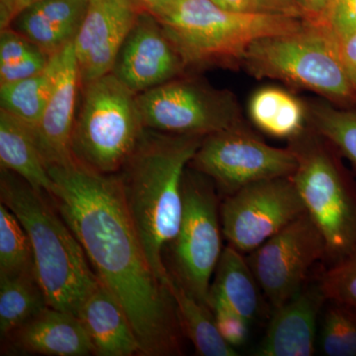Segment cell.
<instances>
[{
    "label": "cell",
    "instance_id": "15",
    "mask_svg": "<svg viewBox=\"0 0 356 356\" xmlns=\"http://www.w3.org/2000/svg\"><path fill=\"white\" fill-rule=\"evenodd\" d=\"M51 58L55 67V83L39 123L32 128L48 166L74 159L72 140L77 99L81 89L74 44H70Z\"/></svg>",
    "mask_w": 356,
    "mask_h": 356
},
{
    "label": "cell",
    "instance_id": "30",
    "mask_svg": "<svg viewBox=\"0 0 356 356\" xmlns=\"http://www.w3.org/2000/svg\"><path fill=\"white\" fill-rule=\"evenodd\" d=\"M208 306L214 316L218 331L229 346L238 348L247 343L250 324L247 318L229 308L222 299L212 293H209Z\"/></svg>",
    "mask_w": 356,
    "mask_h": 356
},
{
    "label": "cell",
    "instance_id": "16",
    "mask_svg": "<svg viewBox=\"0 0 356 356\" xmlns=\"http://www.w3.org/2000/svg\"><path fill=\"white\" fill-rule=\"evenodd\" d=\"M325 299L318 281L284 305L274 309L266 337L255 355L310 356L316 351L318 321Z\"/></svg>",
    "mask_w": 356,
    "mask_h": 356
},
{
    "label": "cell",
    "instance_id": "19",
    "mask_svg": "<svg viewBox=\"0 0 356 356\" xmlns=\"http://www.w3.org/2000/svg\"><path fill=\"white\" fill-rule=\"evenodd\" d=\"M88 3L89 0H39L23 9L9 27L51 57L74 44Z\"/></svg>",
    "mask_w": 356,
    "mask_h": 356
},
{
    "label": "cell",
    "instance_id": "14",
    "mask_svg": "<svg viewBox=\"0 0 356 356\" xmlns=\"http://www.w3.org/2000/svg\"><path fill=\"white\" fill-rule=\"evenodd\" d=\"M133 0H89L74 42L81 86L108 74L143 13Z\"/></svg>",
    "mask_w": 356,
    "mask_h": 356
},
{
    "label": "cell",
    "instance_id": "7",
    "mask_svg": "<svg viewBox=\"0 0 356 356\" xmlns=\"http://www.w3.org/2000/svg\"><path fill=\"white\" fill-rule=\"evenodd\" d=\"M290 147L298 159L293 182L324 236L331 266L356 252V185L317 138H296Z\"/></svg>",
    "mask_w": 356,
    "mask_h": 356
},
{
    "label": "cell",
    "instance_id": "34",
    "mask_svg": "<svg viewBox=\"0 0 356 356\" xmlns=\"http://www.w3.org/2000/svg\"><path fill=\"white\" fill-rule=\"evenodd\" d=\"M337 44L344 72L356 92V31L337 40Z\"/></svg>",
    "mask_w": 356,
    "mask_h": 356
},
{
    "label": "cell",
    "instance_id": "12",
    "mask_svg": "<svg viewBox=\"0 0 356 356\" xmlns=\"http://www.w3.org/2000/svg\"><path fill=\"white\" fill-rule=\"evenodd\" d=\"M325 257L324 236L306 212L248 254L247 261L274 310L303 289L311 269Z\"/></svg>",
    "mask_w": 356,
    "mask_h": 356
},
{
    "label": "cell",
    "instance_id": "4",
    "mask_svg": "<svg viewBox=\"0 0 356 356\" xmlns=\"http://www.w3.org/2000/svg\"><path fill=\"white\" fill-rule=\"evenodd\" d=\"M153 15L188 67L229 65L266 37L298 31L302 18L268 13H235L212 0H173Z\"/></svg>",
    "mask_w": 356,
    "mask_h": 356
},
{
    "label": "cell",
    "instance_id": "36",
    "mask_svg": "<svg viewBox=\"0 0 356 356\" xmlns=\"http://www.w3.org/2000/svg\"><path fill=\"white\" fill-rule=\"evenodd\" d=\"M257 3H259L261 13L281 14V15L302 18L296 0H257Z\"/></svg>",
    "mask_w": 356,
    "mask_h": 356
},
{
    "label": "cell",
    "instance_id": "28",
    "mask_svg": "<svg viewBox=\"0 0 356 356\" xmlns=\"http://www.w3.org/2000/svg\"><path fill=\"white\" fill-rule=\"evenodd\" d=\"M318 339L325 355L356 356V311L331 302Z\"/></svg>",
    "mask_w": 356,
    "mask_h": 356
},
{
    "label": "cell",
    "instance_id": "20",
    "mask_svg": "<svg viewBox=\"0 0 356 356\" xmlns=\"http://www.w3.org/2000/svg\"><path fill=\"white\" fill-rule=\"evenodd\" d=\"M0 165L37 191L49 195L53 191V179L31 126L3 110H0Z\"/></svg>",
    "mask_w": 356,
    "mask_h": 356
},
{
    "label": "cell",
    "instance_id": "2",
    "mask_svg": "<svg viewBox=\"0 0 356 356\" xmlns=\"http://www.w3.org/2000/svg\"><path fill=\"white\" fill-rule=\"evenodd\" d=\"M203 136L177 135L145 129L118 175L131 219L156 276L168 285L163 252L181 221L182 181Z\"/></svg>",
    "mask_w": 356,
    "mask_h": 356
},
{
    "label": "cell",
    "instance_id": "11",
    "mask_svg": "<svg viewBox=\"0 0 356 356\" xmlns=\"http://www.w3.org/2000/svg\"><path fill=\"white\" fill-rule=\"evenodd\" d=\"M306 212L291 177L255 182L225 197L220 207L222 236L248 254Z\"/></svg>",
    "mask_w": 356,
    "mask_h": 356
},
{
    "label": "cell",
    "instance_id": "38",
    "mask_svg": "<svg viewBox=\"0 0 356 356\" xmlns=\"http://www.w3.org/2000/svg\"><path fill=\"white\" fill-rule=\"evenodd\" d=\"M216 6L235 13H261L257 0H212Z\"/></svg>",
    "mask_w": 356,
    "mask_h": 356
},
{
    "label": "cell",
    "instance_id": "22",
    "mask_svg": "<svg viewBox=\"0 0 356 356\" xmlns=\"http://www.w3.org/2000/svg\"><path fill=\"white\" fill-rule=\"evenodd\" d=\"M168 287L175 299L182 334L191 341L199 355H238L235 348L229 346L218 331L209 307L193 298L172 276L168 281Z\"/></svg>",
    "mask_w": 356,
    "mask_h": 356
},
{
    "label": "cell",
    "instance_id": "33",
    "mask_svg": "<svg viewBox=\"0 0 356 356\" xmlns=\"http://www.w3.org/2000/svg\"><path fill=\"white\" fill-rule=\"evenodd\" d=\"M50 58L40 50L17 64L2 65L0 67V84L13 83L40 74L48 67Z\"/></svg>",
    "mask_w": 356,
    "mask_h": 356
},
{
    "label": "cell",
    "instance_id": "18",
    "mask_svg": "<svg viewBox=\"0 0 356 356\" xmlns=\"http://www.w3.org/2000/svg\"><path fill=\"white\" fill-rule=\"evenodd\" d=\"M76 316L90 337L95 355H142L139 339L127 313L100 281L83 300Z\"/></svg>",
    "mask_w": 356,
    "mask_h": 356
},
{
    "label": "cell",
    "instance_id": "5",
    "mask_svg": "<svg viewBox=\"0 0 356 356\" xmlns=\"http://www.w3.org/2000/svg\"><path fill=\"white\" fill-rule=\"evenodd\" d=\"M72 134L74 158L104 175H116L145 131L137 95L112 72L81 86Z\"/></svg>",
    "mask_w": 356,
    "mask_h": 356
},
{
    "label": "cell",
    "instance_id": "13",
    "mask_svg": "<svg viewBox=\"0 0 356 356\" xmlns=\"http://www.w3.org/2000/svg\"><path fill=\"white\" fill-rule=\"evenodd\" d=\"M186 67L161 22L143 11L122 46L112 74L140 95L184 76Z\"/></svg>",
    "mask_w": 356,
    "mask_h": 356
},
{
    "label": "cell",
    "instance_id": "31",
    "mask_svg": "<svg viewBox=\"0 0 356 356\" xmlns=\"http://www.w3.org/2000/svg\"><path fill=\"white\" fill-rule=\"evenodd\" d=\"M337 40L356 31V0H332L318 24Z\"/></svg>",
    "mask_w": 356,
    "mask_h": 356
},
{
    "label": "cell",
    "instance_id": "27",
    "mask_svg": "<svg viewBox=\"0 0 356 356\" xmlns=\"http://www.w3.org/2000/svg\"><path fill=\"white\" fill-rule=\"evenodd\" d=\"M314 128L350 161L356 172V111L322 105L313 111Z\"/></svg>",
    "mask_w": 356,
    "mask_h": 356
},
{
    "label": "cell",
    "instance_id": "37",
    "mask_svg": "<svg viewBox=\"0 0 356 356\" xmlns=\"http://www.w3.org/2000/svg\"><path fill=\"white\" fill-rule=\"evenodd\" d=\"M39 0H0V29L8 28L14 18Z\"/></svg>",
    "mask_w": 356,
    "mask_h": 356
},
{
    "label": "cell",
    "instance_id": "17",
    "mask_svg": "<svg viewBox=\"0 0 356 356\" xmlns=\"http://www.w3.org/2000/svg\"><path fill=\"white\" fill-rule=\"evenodd\" d=\"M10 355L86 356L95 355L88 332L76 314L47 307L4 337Z\"/></svg>",
    "mask_w": 356,
    "mask_h": 356
},
{
    "label": "cell",
    "instance_id": "9",
    "mask_svg": "<svg viewBox=\"0 0 356 356\" xmlns=\"http://www.w3.org/2000/svg\"><path fill=\"white\" fill-rule=\"evenodd\" d=\"M145 128L206 136L245 129L235 98L195 79L179 76L137 95Z\"/></svg>",
    "mask_w": 356,
    "mask_h": 356
},
{
    "label": "cell",
    "instance_id": "8",
    "mask_svg": "<svg viewBox=\"0 0 356 356\" xmlns=\"http://www.w3.org/2000/svg\"><path fill=\"white\" fill-rule=\"evenodd\" d=\"M182 198L179 229L168 247V273L185 291L208 306L211 278L222 252L221 205L214 182L194 168L184 173Z\"/></svg>",
    "mask_w": 356,
    "mask_h": 356
},
{
    "label": "cell",
    "instance_id": "32",
    "mask_svg": "<svg viewBox=\"0 0 356 356\" xmlns=\"http://www.w3.org/2000/svg\"><path fill=\"white\" fill-rule=\"evenodd\" d=\"M41 50L13 28L0 32V67L17 64ZM42 51V50H41Z\"/></svg>",
    "mask_w": 356,
    "mask_h": 356
},
{
    "label": "cell",
    "instance_id": "23",
    "mask_svg": "<svg viewBox=\"0 0 356 356\" xmlns=\"http://www.w3.org/2000/svg\"><path fill=\"white\" fill-rule=\"evenodd\" d=\"M248 111L255 126L271 137L295 140L301 136L305 122L303 104L283 89H259L250 98Z\"/></svg>",
    "mask_w": 356,
    "mask_h": 356
},
{
    "label": "cell",
    "instance_id": "39",
    "mask_svg": "<svg viewBox=\"0 0 356 356\" xmlns=\"http://www.w3.org/2000/svg\"><path fill=\"white\" fill-rule=\"evenodd\" d=\"M144 11L154 14L168 6L173 0H133Z\"/></svg>",
    "mask_w": 356,
    "mask_h": 356
},
{
    "label": "cell",
    "instance_id": "26",
    "mask_svg": "<svg viewBox=\"0 0 356 356\" xmlns=\"http://www.w3.org/2000/svg\"><path fill=\"white\" fill-rule=\"evenodd\" d=\"M35 271L31 242L17 216L0 204V275Z\"/></svg>",
    "mask_w": 356,
    "mask_h": 356
},
{
    "label": "cell",
    "instance_id": "6",
    "mask_svg": "<svg viewBox=\"0 0 356 356\" xmlns=\"http://www.w3.org/2000/svg\"><path fill=\"white\" fill-rule=\"evenodd\" d=\"M242 60L248 72L259 79H280L332 102L356 103L337 39L322 26L307 22L298 31L257 40Z\"/></svg>",
    "mask_w": 356,
    "mask_h": 356
},
{
    "label": "cell",
    "instance_id": "21",
    "mask_svg": "<svg viewBox=\"0 0 356 356\" xmlns=\"http://www.w3.org/2000/svg\"><path fill=\"white\" fill-rule=\"evenodd\" d=\"M210 293L250 323L261 317L264 307L261 288L247 257L232 245L222 250Z\"/></svg>",
    "mask_w": 356,
    "mask_h": 356
},
{
    "label": "cell",
    "instance_id": "35",
    "mask_svg": "<svg viewBox=\"0 0 356 356\" xmlns=\"http://www.w3.org/2000/svg\"><path fill=\"white\" fill-rule=\"evenodd\" d=\"M332 0H296L302 18L312 24H318Z\"/></svg>",
    "mask_w": 356,
    "mask_h": 356
},
{
    "label": "cell",
    "instance_id": "3",
    "mask_svg": "<svg viewBox=\"0 0 356 356\" xmlns=\"http://www.w3.org/2000/svg\"><path fill=\"white\" fill-rule=\"evenodd\" d=\"M48 196L1 168V203L17 216L29 236L35 275L49 306L76 315L99 280L83 245Z\"/></svg>",
    "mask_w": 356,
    "mask_h": 356
},
{
    "label": "cell",
    "instance_id": "25",
    "mask_svg": "<svg viewBox=\"0 0 356 356\" xmlns=\"http://www.w3.org/2000/svg\"><path fill=\"white\" fill-rule=\"evenodd\" d=\"M55 83V67L50 58L40 74L21 81L0 84V108L35 128L39 123Z\"/></svg>",
    "mask_w": 356,
    "mask_h": 356
},
{
    "label": "cell",
    "instance_id": "24",
    "mask_svg": "<svg viewBox=\"0 0 356 356\" xmlns=\"http://www.w3.org/2000/svg\"><path fill=\"white\" fill-rule=\"evenodd\" d=\"M49 307L35 271L0 275V334L2 339Z\"/></svg>",
    "mask_w": 356,
    "mask_h": 356
},
{
    "label": "cell",
    "instance_id": "1",
    "mask_svg": "<svg viewBox=\"0 0 356 356\" xmlns=\"http://www.w3.org/2000/svg\"><path fill=\"white\" fill-rule=\"evenodd\" d=\"M51 200L83 245L100 282L127 313L142 355H181V327L172 293L149 264L129 214L118 175L76 159L48 166Z\"/></svg>",
    "mask_w": 356,
    "mask_h": 356
},
{
    "label": "cell",
    "instance_id": "29",
    "mask_svg": "<svg viewBox=\"0 0 356 356\" xmlns=\"http://www.w3.org/2000/svg\"><path fill=\"white\" fill-rule=\"evenodd\" d=\"M318 281L327 301L356 311V252L324 269Z\"/></svg>",
    "mask_w": 356,
    "mask_h": 356
},
{
    "label": "cell",
    "instance_id": "10",
    "mask_svg": "<svg viewBox=\"0 0 356 356\" xmlns=\"http://www.w3.org/2000/svg\"><path fill=\"white\" fill-rule=\"evenodd\" d=\"M191 165L226 197L255 182L291 177L298 159L291 147L268 146L245 129H236L206 136Z\"/></svg>",
    "mask_w": 356,
    "mask_h": 356
}]
</instances>
